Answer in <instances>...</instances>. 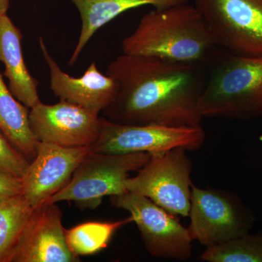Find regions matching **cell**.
Wrapping results in <instances>:
<instances>
[{"label":"cell","instance_id":"6da1fadb","mask_svg":"<svg viewBox=\"0 0 262 262\" xmlns=\"http://www.w3.org/2000/svg\"><path fill=\"white\" fill-rule=\"evenodd\" d=\"M206 73V63L123 53L106 70L118 89L102 117L122 125L201 127L199 101Z\"/></svg>","mask_w":262,"mask_h":262},{"label":"cell","instance_id":"7a4b0ae2","mask_svg":"<svg viewBox=\"0 0 262 262\" xmlns=\"http://www.w3.org/2000/svg\"><path fill=\"white\" fill-rule=\"evenodd\" d=\"M216 48L203 15L189 3L151 10L122 43L125 54L189 63H206Z\"/></svg>","mask_w":262,"mask_h":262},{"label":"cell","instance_id":"3957f363","mask_svg":"<svg viewBox=\"0 0 262 262\" xmlns=\"http://www.w3.org/2000/svg\"><path fill=\"white\" fill-rule=\"evenodd\" d=\"M206 66L199 101L203 118L247 121L262 116V56L216 48Z\"/></svg>","mask_w":262,"mask_h":262},{"label":"cell","instance_id":"277c9868","mask_svg":"<svg viewBox=\"0 0 262 262\" xmlns=\"http://www.w3.org/2000/svg\"><path fill=\"white\" fill-rule=\"evenodd\" d=\"M149 158L145 152L104 154L91 150L68 184L46 203L74 202L81 208L95 209L104 196L127 192L129 173L142 168Z\"/></svg>","mask_w":262,"mask_h":262},{"label":"cell","instance_id":"5b68a950","mask_svg":"<svg viewBox=\"0 0 262 262\" xmlns=\"http://www.w3.org/2000/svg\"><path fill=\"white\" fill-rule=\"evenodd\" d=\"M189 216L191 237L206 247L249 233L256 222L253 212L237 194L193 184Z\"/></svg>","mask_w":262,"mask_h":262},{"label":"cell","instance_id":"8992f818","mask_svg":"<svg viewBox=\"0 0 262 262\" xmlns=\"http://www.w3.org/2000/svg\"><path fill=\"white\" fill-rule=\"evenodd\" d=\"M138 171L135 177L127 178V191L146 196L171 214L189 216L192 162L185 148L150 155Z\"/></svg>","mask_w":262,"mask_h":262},{"label":"cell","instance_id":"52a82bcc","mask_svg":"<svg viewBox=\"0 0 262 262\" xmlns=\"http://www.w3.org/2000/svg\"><path fill=\"white\" fill-rule=\"evenodd\" d=\"M217 48L262 56V0H195Z\"/></svg>","mask_w":262,"mask_h":262},{"label":"cell","instance_id":"ba28073f","mask_svg":"<svg viewBox=\"0 0 262 262\" xmlns=\"http://www.w3.org/2000/svg\"><path fill=\"white\" fill-rule=\"evenodd\" d=\"M110 201L113 206L130 213L151 256L181 261L191 257L193 239L175 215L146 196L129 191L110 196Z\"/></svg>","mask_w":262,"mask_h":262},{"label":"cell","instance_id":"9c48e42d","mask_svg":"<svg viewBox=\"0 0 262 262\" xmlns=\"http://www.w3.org/2000/svg\"><path fill=\"white\" fill-rule=\"evenodd\" d=\"M205 140L206 133L202 126L122 125L108 121L101 117L99 138L91 146V150L104 154L145 152L152 155L166 152L177 147L194 151L201 149Z\"/></svg>","mask_w":262,"mask_h":262},{"label":"cell","instance_id":"30bf717a","mask_svg":"<svg viewBox=\"0 0 262 262\" xmlns=\"http://www.w3.org/2000/svg\"><path fill=\"white\" fill-rule=\"evenodd\" d=\"M29 118L38 141L65 147H91L101 133L99 115L66 101L38 103L29 108Z\"/></svg>","mask_w":262,"mask_h":262},{"label":"cell","instance_id":"8fae6325","mask_svg":"<svg viewBox=\"0 0 262 262\" xmlns=\"http://www.w3.org/2000/svg\"><path fill=\"white\" fill-rule=\"evenodd\" d=\"M58 203L33 208L15 246L11 262H77L66 241Z\"/></svg>","mask_w":262,"mask_h":262},{"label":"cell","instance_id":"7c38bea8","mask_svg":"<svg viewBox=\"0 0 262 262\" xmlns=\"http://www.w3.org/2000/svg\"><path fill=\"white\" fill-rule=\"evenodd\" d=\"M91 147H65L40 142L37 155L21 178L22 194L35 208L68 184Z\"/></svg>","mask_w":262,"mask_h":262},{"label":"cell","instance_id":"4fadbf2b","mask_svg":"<svg viewBox=\"0 0 262 262\" xmlns=\"http://www.w3.org/2000/svg\"><path fill=\"white\" fill-rule=\"evenodd\" d=\"M39 46L49 69L51 91L60 101L75 103L97 115L111 104L118 85L113 77L103 75L95 62L91 63L83 75L72 77L60 68L42 37H39Z\"/></svg>","mask_w":262,"mask_h":262},{"label":"cell","instance_id":"5bb4252c","mask_svg":"<svg viewBox=\"0 0 262 262\" xmlns=\"http://www.w3.org/2000/svg\"><path fill=\"white\" fill-rule=\"evenodd\" d=\"M20 29L7 14L0 15V62L5 65L3 74L8 78L10 92L29 108L41 102L38 81L29 73L24 62Z\"/></svg>","mask_w":262,"mask_h":262},{"label":"cell","instance_id":"9a60e30c","mask_svg":"<svg viewBox=\"0 0 262 262\" xmlns=\"http://www.w3.org/2000/svg\"><path fill=\"white\" fill-rule=\"evenodd\" d=\"M80 13L82 27L78 42L69 65L77 62L90 39L98 29L127 10L143 6L164 9L176 5L187 4L189 0H70Z\"/></svg>","mask_w":262,"mask_h":262},{"label":"cell","instance_id":"2e32d148","mask_svg":"<svg viewBox=\"0 0 262 262\" xmlns=\"http://www.w3.org/2000/svg\"><path fill=\"white\" fill-rule=\"evenodd\" d=\"M29 108L18 101L0 72V130L29 163L37 155V144L30 127Z\"/></svg>","mask_w":262,"mask_h":262},{"label":"cell","instance_id":"e0dca14e","mask_svg":"<svg viewBox=\"0 0 262 262\" xmlns=\"http://www.w3.org/2000/svg\"><path fill=\"white\" fill-rule=\"evenodd\" d=\"M134 222L132 217L115 222H91L65 229L68 247L75 256L95 254L107 247L117 229Z\"/></svg>","mask_w":262,"mask_h":262},{"label":"cell","instance_id":"ac0fdd59","mask_svg":"<svg viewBox=\"0 0 262 262\" xmlns=\"http://www.w3.org/2000/svg\"><path fill=\"white\" fill-rule=\"evenodd\" d=\"M33 208L23 194L0 203V262H11L19 237Z\"/></svg>","mask_w":262,"mask_h":262},{"label":"cell","instance_id":"d6986e66","mask_svg":"<svg viewBox=\"0 0 262 262\" xmlns=\"http://www.w3.org/2000/svg\"><path fill=\"white\" fill-rule=\"evenodd\" d=\"M200 259L207 262H262V232L248 233L207 247Z\"/></svg>","mask_w":262,"mask_h":262},{"label":"cell","instance_id":"ffe728a7","mask_svg":"<svg viewBox=\"0 0 262 262\" xmlns=\"http://www.w3.org/2000/svg\"><path fill=\"white\" fill-rule=\"evenodd\" d=\"M29 165L28 160L10 144L0 130V170L22 178Z\"/></svg>","mask_w":262,"mask_h":262},{"label":"cell","instance_id":"44dd1931","mask_svg":"<svg viewBox=\"0 0 262 262\" xmlns=\"http://www.w3.org/2000/svg\"><path fill=\"white\" fill-rule=\"evenodd\" d=\"M20 194H22L21 178L0 170V203Z\"/></svg>","mask_w":262,"mask_h":262},{"label":"cell","instance_id":"7402d4cb","mask_svg":"<svg viewBox=\"0 0 262 262\" xmlns=\"http://www.w3.org/2000/svg\"><path fill=\"white\" fill-rule=\"evenodd\" d=\"M10 6V0H0V15L7 14Z\"/></svg>","mask_w":262,"mask_h":262}]
</instances>
